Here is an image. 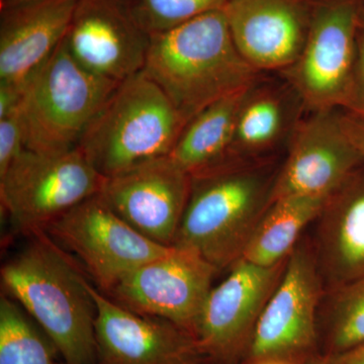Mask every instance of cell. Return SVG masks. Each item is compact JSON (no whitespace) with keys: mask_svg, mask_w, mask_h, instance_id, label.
I'll return each instance as SVG.
<instances>
[{"mask_svg":"<svg viewBox=\"0 0 364 364\" xmlns=\"http://www.w3.org/2000/svg\"><path fill=\"white\" fill-rule=\"evenodd\" d=\"M143 71L186 124L218 100L253 87L258 73L237 49L223 9L151 35Z\"/></svg>","mask_w":364,"mask_h":364,"instance_id":"6da1fadb","label":"cell"},{"mask_svg":"<svg viewBox=\"0 0 364 364\" xmlns=\"http://www.w3.org/2000/svg\"><path fill=\"white\" fill-rule=\"evenodd\" d=\"M1 268L2 286L51 338L65 364H97L90 282L45 231Z\"/></svg>","mask_w":364,"mask_h":364,"instance_id":"7a4b0ae2","label":"cell"},{"mask_svg":"<svg viewBox=\"0 0 364 364\" xmlns=\"http://www.w3.org/2000/svg\"><path fill=\"white\" fill-rule=\"evenodd\" d=\"M277 176L268 167L235 162L191 176V196L172 245L198 253L219 272L233 267L272 205Z\"/></svg>","mask_w":364,"mask_h":364,"instance_id":"3957f363","label":"cell"},{"mask_svg":"<svg viewBox=\"0 0 364 364\" xmlns=\"http://www.w3.org/2000/svg\"><path fill=\"white\" fill-rule=\"evenodd\" d=\"M186 126L161 88L141 71L119 83L77 147L104 177L168 156Z\"/></svg>","mask_w":364,"mask_h":364,"instance_id":"277c9868","label":"cell"},{"mask_svg":"<svg viewBox=\"0 0 364 364\" xmlns=\"http://www.w3.org/2000/svg\"><path fill=\"white\" fill-rule=\"evenodd\" d=\"M119 85L81 66L63 39L26 82L21 100L26 149L57 153L77 147Z\"/></svg>","mask_w":364,"mask_h":364,"instance_id":"5b68a950","label":"cell"},{"mask_svg":"<svg viewBox=\"0 0 364 364\" xmlns=\"http://www.w3.org/2000/svg\"><path fill=\"white\" fill-rule=\"evenodd\" d=\"M105 179L78 147L57 153L26 149L0 176L1 205L14 229L32 236L100 193Z\"/></svg>","mask_w":364,"mask_h":364,"instance_id":"8992f818","label":"cell"},{"mask_svg":"<svg viewBox=\"0 0 364 364\" xmlns=\"http://www.w3.org/2000/svg\"><path fill=\"white\" fill-rule=\"evenodd\" d=\"M46 233L70 251L105 291L136 268L168 252L144 236L109 207L100 193L55 220Z\"/></svg>","mask_w":364,"mask_h":364,"instance_id":"52a82bcc","label":"cell"},{"mask_svg":"<svg viewBox=\"0 0 364 364\" xmlns=\"http://www.w3.org/2000/svg\"><path fill=\"white\" fill-rule=\"evenodd\" d=\"M218 272L198 253L172 245L168 252L124 275L109 293L134 312L165 318L195 335Z\"/></svg>","mask_w":364,"mask_h":364,"instance_id":"ba28073f","label":"cell"},{"mask_svg":"<svg viewBox=\"0 0 364 364\" xmlns=\"http://www.w3.org/2000/svg\"><path fill=\"white\" fill-rule=\"evenodd\" d=\"M324 291L312 244L299 241L254 329L252 360L291 359L312 347Z\"/></svg>","mask_w":364,"mask_h":364,"instance_id":"9c48e42d","label":"cell"},{"mask_svg":"<svg viewBox=\"0 0 364 364\" xmlns=\"http://www.w3.org/2000/svg\"><path fill=\"white\" fill-rule=\"evenodd\" d=\"M359 16L355 1L342 0L321 7L310 23L289 77L313 112L341 107L355 63Z\"/></svg>","mask_w":364,"mask_h":364,"instance_id":"30bf717a","label":"cell"},{"mask_svg":"<svg viewBox=\"0 0 364 364\" xmlns=\"http://www.w3.org/2000/svg\"><path fill=\"white\" fill-rule=\"evenodd\" d=\"M193 177L171 157L140 163L105 177L100 196L144 236L172 246L191 196Z\"/></svg>","mask_w":364,"mask_h":364,"instance_id":"8fae6325","label":"cell"},{"mask_svg":"<svg viewBox=\"0 0 364 364\" xmlns=\"http://www.w3.org/2000/svg\"><path fill=\"white\" fill-rule=\"evenodd\" d=\"M64 43L81 66L121 83L143 71L150 35L126 0H78Z\"/></svg>","mask_w":364,"mask_h":364,"instance_id":"7c38bea8","label":"cell"},{"mask_svg":"<svg viewBox=\"0 0 364 364\" xmlns=\"http://www.w3.org/2000/svg\"><path fill=\"white\" fill-rule=\"evenodd\" d=\"M97 305V364H200L195 335L165 318L134 312L90 284Z\"/></svg>","mask_w":364,"mask_h":364,"instance_id":"4fadbf2b","label":"cell"},{"mask_svg":"<svg viewBox=\"0 0 364 364\" xmlns=\"http://www.w3.org/2000/svg\"><path fill=\"white\" fill-rule=\"evenodd\" d=\"M364 163L343 129L338 109H321L294 132L277 172L272 203L289 196H330Z\"/></svg>","mask_w":364,"mask_h":364,"instance_id":"5bb4252c","label":"cell"},{"mask_svg":"<svg viewBox=\"0 0 364 364\" xmlns=\"http://www.w3.org/2000/svg\"><path fill=\"white\" fill-rule=\"evenodd\" d=\"M287 260L272 267L238 260L226 279L210 289L195 330L205 355L228 359L248 337L251 340L261 313L282 279Z\"/></svg>","mask_w":364,"mask_h":364,"instance_id":"9a60e30c","label":"cell"},{"mask_svg":"<svg viewBox=\"0 0 364 364\" xmlns=\"http://www.w3.org/2000/svg\"><path fill=\"white\" fill-rule=\"evenodd\" d=\"M237 49L256 70L291 68L309 26L299 0H229L224 6Z\"/></svg>","mask_w":364,"mask_h":364,"instance_id":"2e32d148","label":"cell"},{"mask_svg":"<svg viewBox=\"0 0 364 364\" xmlns=\"http://www.w3.org/2000/svg\"><path fill=\"white\" fill-rule=\"evenodd\" d=\"M78 0H37L1 9L0 83L26 87L65 38Z\"/></svg>","mask_w":364,"mask_h":364,"instance_id":"e0dca14e","label":"cell"},{"mask_svg":"<svg viewBox=\"0 0 364 364\" xmlns=\"http://www.w3.org/2000/svg\"><path fill=\"white\" fill-rule=\"evenodd\" d=\"M312 244L325 289L364 277V163L330 195Z\"/></svg>","mask_w":364,"mask_h":364,"instance_id":"ac0fdd59","label":"cell"},{"mask_svg":"<svg viewBox=\"0 0 364 364\" xmlns=\"http://www.w3.org/2000/svg\"><path fill=\"white\" fill-rule=\"evenodd\" d=\"M253 87L218 100L188 122L170 152L171 159L191 176L223 164L237 116Z\"/></svg>","mask_w":364,"mask_h":364,"instance_id":"d6986e66","label":"cell"},{"mask_svg":"<svg viewBox=\"0 0 364 364\" xmlns=\"http://www.w3.org/2000/svg\"><path fill=\"white\" fill-rule=\"evenodd\" d=\"M330 196H289L273 200L254 230L241 259L262 267L286 261L304 230L316 221Z\"/></svg>","mask_w":364,"mask_h":364,"instance_id":"ffe728a7","label":"cell"},{"mask_svg":"<svg viewBox=\"0 0 364 364\" xmlns=\"http://www.w3.org/2000/svg\"><path fill=\"white\" fill-rule=\"evenodd\" d=\"M286 122L282 98L272 91L253 87L237 116L231 146L223 164L242 162L244 157L272 147L284 133Z\"/></svg>","mask_w":364,"mask_h":364,"instance_id":"44dd1931","label":"cell"},{"mask_svg":"<svg viewBox=\"0 0 364 364\" xmlns=\"http://www.w3.org/2000/svg\"><path fill=\"white\" fill-rule=\"evenodd\" d=\"M58 348L25 309L0 298V364H60Z\"/></svg>","mask_w":364,"mask_h":364,"instance_id":"7402d4cb","label":"cell"},{"mask_svg":"<svg viewBox=\"0 0 364 364\" xmlns=\"http://www.w3.org/2000/svg\"><path fill=\"white\" fill-rule=\"evenodd\" d=\"M330 354L364 342V277L325 289L321 301Z\"/></svg>","mask_w":364,"mask_h":364,"instance_id":"603a6c76","label":"cell"},{"mask_svg":"<svg viewBox=\"0 0 364 364\" xmlns=\"http://www.w3.org/2000/svg\"><path fill=\"white\" fill-rule=\"evenodd\" d=\"M229 0H126L132 16L149 35L165 32L196 16L224 9Z\"/></svg>","mask_w":364,"mask_h":364,"instance_id":"cb8c5ba5","label":"cell"},{"mask_svg":"<svg viewBox=\"0 0 364 364\" xmlns=\"http://www.w3.org/2000/svg\"><path fill=\"white\" fill-rule=\"evenodd\" d=\"M26 149V124L21 104L11 114L0 117V176Z\"/></svg>","mask_w":364,"mask_h":364,"instance_id":"d4e9b609","label":"cell"},{"mask_svg":"<svg viewBox=\"0 0 364 364\" xmlns=\"http://www.w3.org/2000/svg\"><path fill=\"white\" fill-rule=\"evenodd\" d=\"M343 111L364 119V33L358 37V51L350 83L341 105Z\"/></svg>","mask_w":364,"mask_h":364,"instance_id":"484cf974","label":"cell"},{"mask_svg":"<svg viewBox=\"0 0 364 364\" xmlns=\"http://www.w3.org/2000/svg\"><path fill=\"white\" fill-rule=\"evenodd\" d=\"M341 121L345 133L364 160V119L343 111Z\"/></svg>","mask_w":364,"mask_h":364,"instance_id":"4316f807","label":"cell"},{"mask_svg":"<svg viewBox=\"0 0 364 364\" xmlns=\"http://www.w3.org/2000/svg\"><path fill=\"white\" fill-rule=\"evenodd\" d=\"M318 364H364V342L339 353L329 354Z\"/></svg>","mask_w":364,"mask_h":364,"instance_id":"83f0119b","label":"cell"},{"mask_svg":"<svg viewBox=\"0 0 364 364\" xmlns=\"http://www.w3.org/2000/svg\"><path fill=\"white\" fill-rule=\"evenodd\" d=\"M37 1V0H1V9H11V7L28 4V2Z\"/></svg>","mask_w":364,"mask_h":364,"instance_id":"f1b7e54d","label":"cell"},{"mask_svg":"<svg viewBox=\"0 0 364 364\" xmlns=\"http://www.w3.org/2000/svg\"><path fill=\"white\" fill-rule=\"evenodd\" d=\"M254 364H294L291 359L284 358H268L262 360L254 361Z\"/></svg>","mask_w":364,"mask_h":364,"instance_id":"f546056e","label":"cell"},{"mask_svg":"<svg viewBox=\"0 0 364 364\" xmlns=\"http://www.w3.org/2000/svg\"><path fill=\"white\" fill-rule=\"evenodd\" d=\"M359 26H361L364 33V11L363 13H360V16H359Z\"/></svg>","mask_w":364,"mask_h":364,"instance_id":"4dcf8cb0","label":"cell"},{"mask_svg":"<svg viewBox=\"0 0 364 364\" xmlns=\"http://www.w3.org/2000/svg\"><path fill=\"white\" fill-rule=\"evenodd\" d=\"M64 364H65V363H64Z\"/></svg>","mask_w":364,"mask_h":364,"instance_id":"1f68e13d","label":"cell"}]
</instances>
